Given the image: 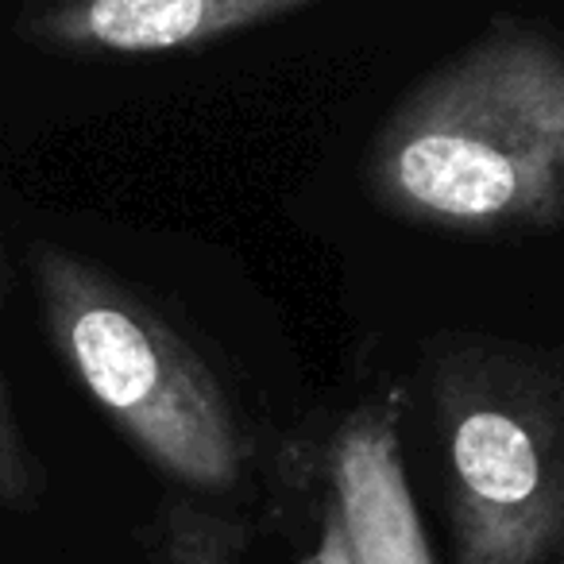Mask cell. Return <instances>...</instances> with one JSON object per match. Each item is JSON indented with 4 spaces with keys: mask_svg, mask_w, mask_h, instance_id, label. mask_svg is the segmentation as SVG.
Segmentation results:
<instances>
[{
    "mask_svg": "<svg viewBox=\"0 0 564 564\" xmlns=\"http://www.w3.org/2000/svg\"><path fill=\"white\" fill-rule=\"evenodd\" d=\"M251 541L240 514L174 495L151 525V564H236Z\"/></svg>",
    "mask_w": 564,
    "mask_h": 564,
    "instance_id": "6",
    "label": "cell"
},
{
    "mask_svg": "<svg viewBox=\"0 0 564 564\" xmlns=\"http://www.w3.org/2000/svg\"><path fill=\"white\" fill-rule=\"evenodd\" d=\"M325 0H20L12 32L78 63L166 58L236 40Z\"/></svg>",
    "mask_w": 564,
    "mask_h": 564,
    "instance_id": "4",
    "label": "cell"
},
{
    "mask_svg": "<svg viewBox=\"0 0 564 564\" xmlns=\"http://www.w3.org/2000/svg\"><path fill=\"white\" fill-rule=\"evenodd\" d=\"M302 564H364L360 553H356L352 538H348L345 514H340L337 499L329 495L322 510V533H317V545L302 556Z\"/></svg>",
    "mask_w": 564,
    "mask_h": 564,
    "instance_id": "8",
    "label": "cell"
},
{
    "mask_svg": "<svg viewBox=\"0 0 564 564\" xmlns=\"http://www.w3.org/2000/svg\"><path fill=\"white\" fill-rule=\"evenodd\" d=\"M329 495L364 564H433L399 448V402L360 406L329 453Z\"/></svg>",
    "mask_w": 564,
    "mask_h": 564,
    "instance_id": "5",
    "label": "cell"
},
{
    "mask_svg": "<svg viewBox=\"0 0 564 564\" xmlns=\"http://www.w3.org/2000/svg\"><path fill=\"white\" fill-rule=\"evenodd\" d=\"M364 189L391 220L468 240L564 232V40L491 17L379 120Z\"/></svg>",
    "mask_w": 564,
    "mask_h": 564,
    "instance_id": "1",
    "label": "cell"
},
{
    "mask_svg": "<svg viewBox=\"0 0 564 564\" xmlns=\"http://www.w3.org/2000/svg\"><path fill=\"white\" fill-rule=\"evenodd\" d=\"M422 394L453 564H564V340L433 333Z\"/></svg>",
    "mask_w": 564,
    "mask_h": 564,
    "instance_id": "3",
    "label": "cell"
},
{
    "mask_svg": "<svg viewBox=\"0 0 564 564\" xmlns=\"http://www.w3.org/2000/svg\"><path fill=\"white\" fill-rule=\"evenodd\" d=\"M28 274L55 356L159 476L213 499L248 484L256 422L209 348L163 302L55 240L32 243Z\"/></svg>",
    "mask_w": 564,
    "mask_h": 564,
    "instance_id": "2",
    "label": "cell"
},
{
    "mask_svg": "<svg viewBox=\"0 0 564 564\" xmlns=\"http://www.w3.org/2000/svg\"><path fill=\"white\" fill-rule=\"evenodd\" d=\"M43 487H47V476H43L32 437L20 422L17 394H12L4 352H0V518L35 510L43 499Z\"/></svg>",
    "mask_w": 564,
    "mask_h": 564,
    "instance_id": "7",
    "label": "cell"
}]
</instances>
